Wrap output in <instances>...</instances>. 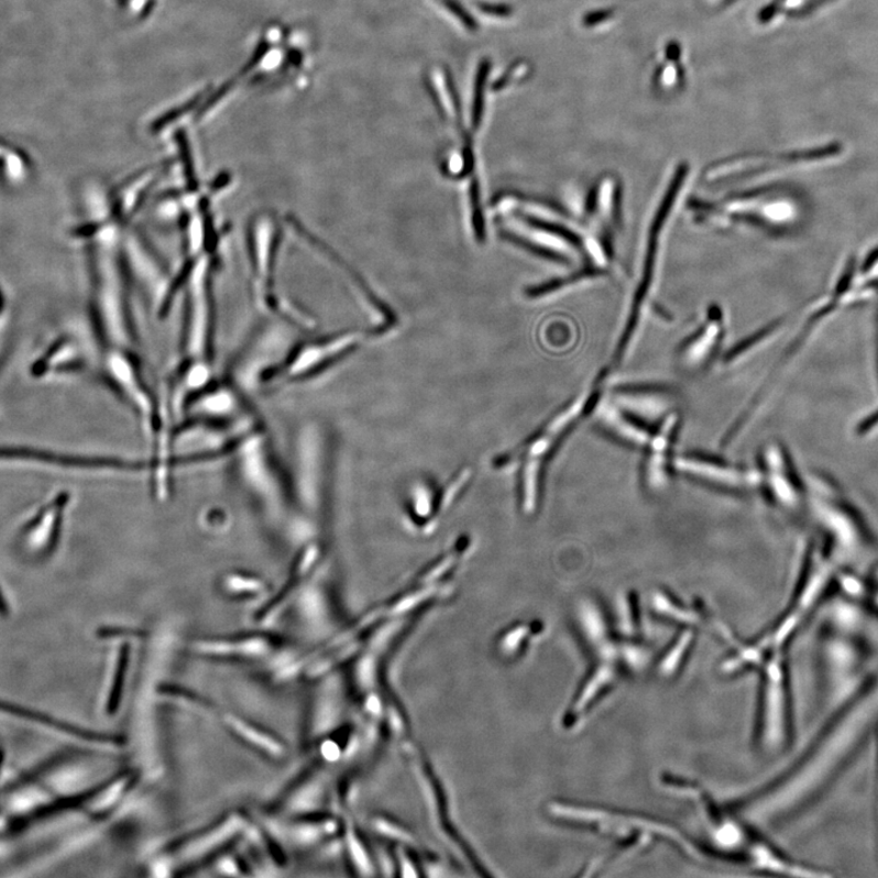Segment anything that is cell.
I'll return each mask as SVG.
<instances>
[{"instance_id":"obj_1","label":"cell","mask_w":878,"mask_h":878,"mask_svg":"<svg viewBox=\"0 0 878 878\" xmlns=\"http://www.w3.org/2000/svg\"><path fill=\"white\" fill-rule=\"evenodd\" d=\"M878 729V668L780 778L737 802V812L780 823L823 795Z\"/></svg>"},{"instance_id":"obj_2","label":"cell","mask_w":878,"mask_h":878,"mask_svg":"<svg viewBox=\"0 0 878 878\" xmlns=\"http://www.w3.org/2000/svg\"><path fill=\"white\" fill-rule=\"evenodd\" d=\"M662 790L682 799L694 810L703 830V847L711 863L790 877H828L831 874L788 857L772 842L718 803L704 786L685 776L666 772L659 778Z\"/></svg>"},{"instance_id":"obj_3","label":"cell","mask_w":878,"mask_h":878,"mask_svg":"<svg viewBox=\"0 0 878 878\" xmlns=\"http://www.w3.org/2000/svg\"><path fill=\"white\" fill-rule=\"evenodd\" d=\"M578 618L590 668L572 702L571 715L577 724L596 711L624 682L645 671L655 657L646 641L633 632L623 628V633L616 634L595 601L582 600Z\"/></svg>"},{"instance_id":"obj_4","label":"cell","mask_w":878,"mask_h":878,"mask_svg":"<svg viewBox=\"0 0 878 878\" xmlns=\"http://www.w3.org/2000/svg\"><path fill=\"white\" fill-rule=\"evenodd\" d=\"M558 813L569 823L612 841L626 850L666 846L683 857L711 863L702 843L666 820L600 805H562Z\"/></svg>"},{"instance_id":"obj_5","label":"cell","mask_w":878,"mask_h":878,"mask_svg":"<svg viewBox=\"0 0 878 878\" xmlns=\"http://www.w3.org/2000/svg\"><path fill=\"white\" fill-rule=\"evenodd\" d=\"M690 175V165L682 163L678 166L677 172L672 175L666 193L660 198L656 212L652 213L649 223L646 252L644 262L640 265L639 278L634 292V297L627 310L624 329L618 336L617 344L614 355L612 358L611 369L606 370L611 374L612 369L623 365L624 360L629 353L638 329L644 318L652 287L656 285L657 270L660 261V253L662 250V242L666 239V233L672 216V211L677 208L678 201L685 187L687 179Z\"/></svg>"},{"instance_id":"obj_6","label":"cell","mask_w":878,"mask_h":878,"mask_svg":"<svg viewBox=\"0 0 878 878\" xmlns=\"http://www.w3.org/2000/svg\"><path fill=\"white\" fill-rule=\"evenodd\" d=\"M863 628L849 627L847 618L841 623L839 616L833 618L823 634V646H821V670L826 695L831 704L841 706L857 692L860 687L871 677L865 673L869 663L874 660V647L871 639H865L861 635Z\"/></svg>"},{"instance_id":"obj_7","label":"cell","mask_w":878,"mask_h":878,"mask_svg":"<svg viewBox=\"0 0 878 878\" xmlns=\"http://www.w3.org/2000/svg\"><path fill=\"white\" fill-rule=\"evenodd\" d=\"M593 400V391L581 394L564 410H561L549 420L525 448L524 472H523V505L526 513L536 509L538 501L539 478L545 459L557 446L559 439L564 436L570 427L575 424Z\"/></svg>"},{"instance_id":"obj_8","label":"cell","mask_w":878,"mask_h":878,"mask_svg":"<svg viewBox=\"0 0 878 878\" xmlns=\"http://www.w3.org/2000/svg\"><path fill=\"white\" fill-rule=\"evenodd\" d=\"M672 465L685 476L726 490L751 491L762 485L761 471L728 465L707 458L680 456L672 460Z\"/></svg>"},{"instance_id":"obj_9","label":"cell","mask_w":878,"mask_h":878,"mask_svg":"<svg viewBox=\"0 0 878 878\" xmlns=\"http://www.w3.org/2000/svg\"><path fill=\"white\" fill-rule=\"evenodd\" d=\"M0 716L25 723L33 727L50 731L51 734L64 739H69L76 745H81L98 751L110 753L117 747V736L95 734L81 727L73 726L47 715L32 712L31 709L21 707L0 701Z\"/></svg>"},{"instance_id":"obj_10","label":"cell","mask_w":878,"mask_h":878,"mask_svg":"<svg viewBox=\"0 0 878 878\" xmlns=\"http://www.w3.org/2000/svg\"><path fill=\"white\" fill-rule=\"evenodd\" d=\"M279 646L281 641L274 636L248 634L198 639L193 650L198 656L211 659L256 660L273 656Z\"/></svg>"},{"instance_id":"obj_11","label":"cell","mask_w":878,"mask_h":878,"mask_svg":"<svg viewBox=\"0 0 878 878\" xmlns=\"http://www.w3.org/2000/svg\"><path fill=\"white\" fill-rule=\"evenodd\" d=\"M243 824V819L239 816H223L205 831L172 844L167 850L165 849L164 857L171 858L176 855L178 860L185 864L200 861L222 846H227L230 838L239 835V828Z\"/></svg>"},{"instance_id":"obj_12","label":"cell","mask_w":878,"mask_h":878,"mask_svg":"<svg viewBox=\"0 0 878 878\" xmlns=\"http://www.w3.org/2000/svg\"><path fill=\"white\" fill-rule=\"evenodd\" d=\"M0 459H22L40 461V463L59 465L65 468H80L92 470H114L118 472H141L144 465L141 463H133V461H125L117 458H100V457H81V456H66L47 450H39L26 447H0Z\"/></svg>"},{"instance_id":"obj_13","label":"cell","mask_w":878,"mask_h":878,"mask_svg":"<svg viewBox=\"0 0 878 878\" xmlns=\"http://www.w3.org/2000/svg\"><path fill=\"white\" fill-rule=\"evenodd\" d=\"M762 483L767 485L772 500L783 509L795 512L802 505V492H799L787 457L779 445H769L764 449Z\"/></svg>"},{"instance_id":"obj_14","label":"cell","mask_w":878,"mask_h":878,"mask_svg":"<svg viewBox=\"0 0 878 878\" xmlns=\"http://www.w3.org/2000/svg\"><path fill=\"white\" fill-rule=\"evenodd\" d=\"M680 418L672 411L661 420L658 430L651 435L648 443V456L645 464V482L650 492H661L669 485V464L674 435L678 432Z\"/></svg>"},{"instance_id":"obj_15","label":"cell","mask_w":878,"mask_h":878,"mask_svg":"<svg viewBox=\"0 0 878 878\" xmlns=\"http://www.w3.org/2000/svg\"><path fill=\"white\" fill-rule=\"evenodd\" d=\"M610 398L638 421L662 420L673 411V398L662 389L624 387L615 391Z\"/></svg>"},{"instance_id":"obj_16","label":"cell","mask_w":878,"mask_h":878,"mask_svg":"<svg viewBox=\"0 0 878 878\" xmlns=\"http://www.w3.org/2000/svg\"><path fill=\"white\" fill-rule=\"evenodd\" d=\"M600 394V393H599ZM596 394L594 403V419L603 429L611 432L626 445L645 448L650 441L651 433L638 420L617 407L610 397L600 398Z\"/></svg>"},{"instance_id":"obj_17","label":"cell","mask_w":878,"mask_h":878,"mask_svg":"<svg viewBox=\"0 0 878 878\" xmlns=\"http://www.w3.org/2000/svg\"><path fill=\"white\" fill-rule=\"evenodd\" d=\"M725 331L724 311L713 306L707 311V318L701 330L692 336L681 349L682 364L689 369L702 367L709 358L715 353L718 341H722Z\"/></svg>"},{"instance_id":"obj_18","label":"cell","mask_w":878,"mask_h":878,"mask_svg":"<svg viewBox=\"0 0 878 878\" xmlns=\"http://www.w3.org/2000/svg\"><path fill=\"white\" fill-rule=\"evenodd\" d=\"M223 726L231 734L257 753L270 759H284L287 754L285 742L272 731L248 722V720L229 713L221 714Z\"/></svg>"},{"instance_id":"obj_19","label":"cell","mask_w":878,"mask_h":878,"mask_svg":"<svg viewBox=\"0 0 878 878\" xmlns=\"http://www.w3.org/2000/svg\"><path fill=\"white\" fill-rule=\"evenodd\" d=\"M160 695L165 701L202 715L217 714V706L208 702L205 696L190 692L182 687L166 684L161 687Z\"/></svg>"},{"instance_id":"obj_20","label":"cell","mask_w":878,"mask_h":878,"mask_svg":"<svg viewBox=\"0 0 878 878\" xmlns=\"http://www.w3.org/2000/svg\"><path fill=\"white\" fill-rule=\"evenodd\" d=\"M130 644H123L119 648V656H116V661L112 663V669L109 678L108 693H107V712L114 714L120 705L121 695L123 691V682L127 679V669L129 667Z\"/></svg>"},{"instance_id":"obj_21","label":"cell","mask_w":878,"mask_h":878,"mask_svg":"<svg viewBox=\"0 0 878 878\" xmlns=\"http://www.w3.org/2000/svg\"><path fill=\"white\" fill-rule=\"evenodd\" d=\"M781 325L782 322H773L767 326V328L762 329L761 331L751 334L750 337H748L747 340L740 342L735 348L731 349V351L725 356V362L727 364L737 362V360L740 356L748 354L750 349L758 347L764 341H767L770 336H772L773 333H776V331L780 329Z\"/></svg>"},{"instance_id":"obj_22","label":"cell","mask_w":878,"mask_h":878,"mask_svg":"<svg viewBox=\"0 0 878 878\" xmlns=\"http://www.w3.org/2000/svg\"><path fill=\"white\" fill-rule=\"evenodd\" d=\"M47 508L42 509L36 516L35 519L31 520L25 525L24 531L22 534H29L35 530L36 527L43 522L44 516H46Z\"/></svg>"},{"instance_id":"obj_23","label":"cell","mask_w":878,"mask_h":878,"mask_svg":"<svg viewBox=\"0 0 878 878\" xmlns=\"http://www.w3.org/2000/svg\"><path fill=\"white\" fill-rule=\"evenodd\" d=\"M876 825H877V837H878V729L876 731Z\"/></svg>"},{"instance_id":"obj_24","label":"cell","mask_w":878,"mask_h":878,"mask_svg":"<svg viewBox=\"0 0 878 878\" xmlns=\"http://www.w3.org/2000/svg\"><path fill=\"white\" fill-rule=\"evenodd\" d=\"M8 615H9V606L2 591H0V616L7 617Z\"/></svg>"}]
</instances>
